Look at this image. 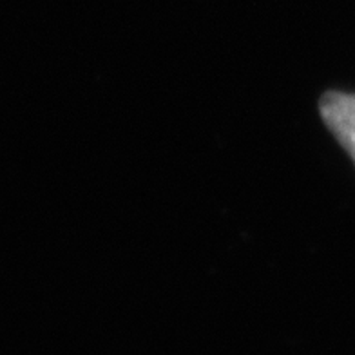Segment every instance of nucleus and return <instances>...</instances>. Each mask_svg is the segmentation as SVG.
Listing matches in <instances>:
<instances>
[{"mask_svg":"<svg viewBox=\"0 0 355 355\" xmlns=\"http://www.w3.org/2000/svg\"><path fill=\"white\" fill-rule=\"evenodd\" d=\"M321 116L355 162V94H324Z\"/></svg>","mask_w":355,"mask_h":355,"instance_id":"f257e3e1","label":"nucleus"}]
</instances>
